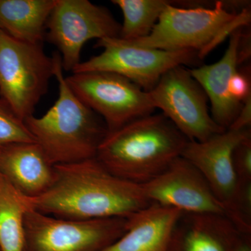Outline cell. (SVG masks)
<instances>
[{"mask_svg": "<svg viewBox=\"0 0 251 251\" xmlns=\"http://www.w3.org/2000/svg\"><path fill=\"white\" fill-rule=\"evenodd\" d=\"M250 72L248 67L244 71L238 69L229 81V94L241 103L251 96Z\"/></svg>", "mask_w": 251, "mask_h": 251, "instance_id": "cell-22", "label": "cell"}, {"mask_svg": "<svg viewBox=\"0 0 251 251\" xmlns=\"http://www.w3.org/2000/svg\"><path fill=\"white\" fill-rule=\"evenodd\" d=\"M65 78L77 98L103 120L108 132L151 115L156 109L148 92L118 74L72 73Z\"/></svg>", "mask_w": 251, "mask_h": 251, "instance_id": "cell-7", "label": "cell"}, {"mask_svg": "<svg viewBox=\"0 0 251 251\" xmlns=\"http://www.w3.org/2000/svg\"><path fill=\"white\" fill-rule=\"evenodd\" d=\"M96 47L98 55L80 62L72 73L106 72L128 79L145 92L152 90L162 75L177 66L198 64V52L193 50L166 51L147 49L119 37L103 38Z\"/></svg>", "mask_w": 251, "mask_h": 251, "instance_id": "cell-6", "label": "cell"}, {"mask_svg": "<svg viewBox=\"0 0 251 251\" xmlns=\"http://www.w3.org/2000/svg\"><path fill=\"white\" fill-rule=\"evenodd\" d=\"M251 96L248 97L242 103L237 117L228 129H251Z\"/></svg>", "mask_w": 251, "mask_h": 251, "instance_id": "cell-23", "label": "cell"}, {"mask_svg": "<svg viewBox=\"0 0 251 251\" xmlns=\"http://www.w3.org/2000/svg\"><path fill=\"white\" fill-rule=\"evenodd\" d=\"M128 218L60 219L29 209L25 251H101L125 233Z\"/></svg>", "mask_w": 251, "mask_h": 251, "instance_id": "cell-8", "label": "cell"}, {"mask_svg": "<svg viewBox=\"0 0 251 251\" xmlns=\"http://www.w3.org/2000/svg\"><path fill=\"white\" fill-rule=\"evenodd\" d=\"M54 62L42 44L16 40L0 30V99L25 121L48 92Z\"/></svg>", "mask_w": 251, "mask_h": 251, "instance_id": "cell-5", "label": "cell"}, {"mask_svg": "<svg viewBox=\"0 0 251 251\" xmlns=\"http://www.w3.org/2000/svg\"><path fill=\"white\" fill-rule=\"evenodd\" d=\"M56 0H0V30L20 41L42 44Z\"/></svg>", "mask_w": 251, "mask_h": 251, "instance_id": "cell-17", "label": "cell"}, {"mask_svg": "<svg viewBox=\"0 0 251 251\" xmlns=\"http://www.w3.org/2000/svg\"><path fill=\"white\" fill-rule=\"evenodd\" d=\"M232 163L239 184L251 183V135L234 148Z\"/></svg>", "mask_w": 251, "mask_h": 251, "instance_id": "cell-21", "label": "cell"}, {"mask_svg": "<svg viewBox=\"0 0 251 251\" xmlns=\"http://www.w3.org/2000/svg\"><path fill=\"white\" fill-rule=\"evenodd\" d=\"M148 93L154 108L190 141H205L226 130L213 120L207 96L184 66L165 73Z\"/></svg>", "mask_w": 251, "mask_h": 251, "instance_id": "cell-10", "label": "cell"}, {"mask_svg": "<svg viewBox=\"0 0 251 251\" xmlns=\"http://www.w3.org/2000/svg\"><path fill=\"white\" fill-rule=\"evenodd\" d=\"M182 213L153 203L128 218L125 233L101 251H168Z\"/></svg>", "mask_w": 251, "mask_h": 251, "instance_id": "cell-16", "label": "cell"}, {"mask_svg": "<svg viewBox=\"0 0 251 251\" xmlns=\"http://www.w3.org/2000/svg\"><path fill=\"white\" fill-rule=\"evenodd\" d=\"M29 200L0 174V251H25Z\"/></svg>", "mask_w": 251, "mask_h": 251, "instance_id": "cell-18", "label": "cell"}, {"mask_svg": "<svg viewBox=\"0 0 251 251\" xmlns=\"http://www.w3.org/2000/svg\"><path fill=\"white\" fill-rule=\"evenodd\" d=\"M251 32L244 33L242 31L238 44V61L239 65L249 60L251 57Z\"/></svg>", "mask_w": 251, "mask_h": 251, "instance_id": "cell-24", "label": "cell"}, {"mask_svg": "<svg viewBox=\"0 0 251 251\" xmlns=\"http://www.w3.org/2000/svg\"><path fill=\"white\" fill-rule=\"evenodd\" d=\"M230 3L215 1L211 6L165 8L146 37L129 41L140 47L166 51L193 50L202 60L227 36L251 21L250 9L237 13Z\"/></svg>", "mask_w": 251, "mask_h": 251, "instance_id": "cell-4", "label": "cell"}, {"mask_svg": "<svg viewBox=\"0 0 251 251\" xmlns=\"http://www.w3.org/2000/svg\"><path fill=\"white\" fill-rule=\"evenodd\" d=\"M234 251H251V234H243Z\"/></svg>", "mask_w": 251, "mask_h": 251, "instance_id": "cell-25", "label": "cell"}, {"mask_svg": "<svg viewBox=\"0 0 251 251\" xmlns=\"http://www.w3.org/2000/svg\"><path fill=\"white\" fill-rule=\"evenodd\" d=\"M121 9L123 23L119 38L134 41L146 37L152 31L165 8L171 4L166 0H113Z\"/></svg>", "mask_w": 251, "mask_h": 251, "instance_id": "cell-19", "label": "cell"}, {"mask_svg": "<svg viewBox=\"0 0 251 251\" xmlns=\"http://www.w3.org/2000/svg\"><path fill=\"white\" fill-rule=\"evenodd\" d=\"M52 57L58 97L43 116L31 115L25 123L53 166L94 158L108 128L103 120L82 103L67 85L59 52Z\"/></svg>", "mask_w": 251, "mask_h": 251, "instance_id": "cell-3", "label": "cell"}, {"mask_svg": "<svg viewBox=\"0 0 251 251\" xmlns=\"http://www.w3.org/2000/svg\"><path fill=\"white\" fill-rule=\"evenodd\" d=\"M151 202L189 214L226 216L201 172L184 157L179 156L154 179L142 185Z\"/></svg>", "mask_w": 251, "mask_h": 251, "instance_id": "cell-11", "label": "cell"}, {"mask_svg": "<svg viewBox=\"0 0 251 251\" xmlns=\"http://www.w3.org/2000/svg\"><path fill=\"white\" fill-rule=\"evenodd\" d=\"M54 168L50 188L28 198L43 214L79 221L129 218L153 204L142 185L112 174L96 157Z\"/></svg>", "mask_w": 251, "mask_h": 251, "instance_id": "cell-1", "label": "cell"}, {"mask_svg": "<svg viewBox=\"0 0 251 251\" xmlns=\"http://www.w3.org/2000/svg\"><path fill=\"white\" fill-rule=\"evenodd\" d=\"M251 129H227L203 142L188 141L181 156L201 172L230 219L235 208L239 183L232 153L236 146L251 136Z\"/></svg>", "mask_w": 251, "mask_h": 251, "instance_id": "cell-12", "label": "cell"}, {"mask_svg": "<svg viewBox=\"0 0 251 251\" xmlns=\"http://www.w3.org/2000/svg\"><path fill=\"white\" fill-rule=\"evenodd\" d=\"M243 234L226 215L182 213L168 251H234Z\"/></svg>", "mask_w": 251, "mask_h": 251, "instance_id": "cell-13", "label": "cell"}, {"mask_svg": "<svg viewBox=\"0 0 251 251\" xmlns=\"http://www.w3.org/2000/svg\"><path fill=\"white\" fill-rule=\"evenodd\" d=\"M188 140L163 114H151L108 132L96 158L112 174L143 185L181 156Z\"/></svg>", "mask_w": 251, "mask_h": 251, "instance_id": "cell-2", "label": "cell"}, {"mask_svg": "<svg viewBox=\"0 0 251 251\" xmlns=\"http://www.w3.org/2000/svg\"><path fill=\"white\" fill-rule=\"evenodd\" d=\"M121 25L110 11L88 0H56L45 37L59 50L63 71L74 72L91 39L119 37Z\"/></svg>", "mask_w": 251, "mask_h": 251, "instance_id": "cell-9", "label": "cell"}, {"mask_svg": "<svg viewBox=\"0 0 251 251\" xmlns=\"http://www.w3.org/2000/svg\"><path fill=\"white\" fill-rule=\"evenodd\" d=\"M0 174L18 192L32 198L52 186L54 168L38 144H13L0 148Z\"/></svg>", "mask_w": 251, "mask_h": 251, "instance_id": "cell-15", "label": "cell"}, {"mask_svg": "<svg viewBox=\"0 0 251 251\" xmlns=\"http://www.w3.org/2000/svg\"><path fill=\"white\" fill-rule=\"evenodd\" d=\"M23 143H35V140L25 122L0 99V148Z\"/></svg>", "mask_w": 251, "mask_h": 251, "instance_id": "cell-20", "label": "cell"}, {"mask_svg": "<svg viewBox=\"0 0 251 251\" xmlns=\"http://www.w3.org/2000/svg\"><path fill=\"white\" fill-rule=\"evenodd\" d=\"M241 32L239 28L231 34L227 49L218 62L190 70L207 96L213 120L226 130L233 123L242 105L229 92V81L239 66L238 44Z\"/></svg>", "mask_w": 251, "mask_h": 251, "instance_id": "cell-14", "label": "cell"}]
</instances>
